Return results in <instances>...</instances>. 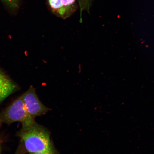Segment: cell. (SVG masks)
I'll list each match as a JSON object with an SVG mask.
<instances>
[{
	"label": "cell",
	"mask_w": 154,
	"mask_h": 154,
	"mask_svg": "<svg viewBox=\"0 0 154 154\" xmlns=\"http://www.w3.org/2000/svg\"><path fill=\"white\" fill-rule=\"evenodd\" d=\"M16 122L21 123L23 129L28 128L36 122L34 118L27 111L22 96L0 113V126Z\"/></svg>",
	"instance_id": "7a4b0ae2"
},
{
	"label": "cell",
	"mask_w": 154,
	"mask_h": 154,
	"mask_svg": "<svg viewBox=\"0 0 154 154\" xmlns=\"http://www.w3.org/2000/svg\"><path fill=\"white\" fill-rule=\"evenodd\" d=\"M19 135L25 149L30 153L53 149L49 132L36 122L28 128H22Z\"/></svg>",
	"instance_id": "6da1fadb"
},
{
	"label": "cell",
	"mask_w": 154,
	"mask_h": 154,
	"mask_svg": "<svg viewBox=\"0 0 154 154\" xmlns=\"http://www.w3.org/2000/svg\"><path fill=\"white\" fill-rule=\"evenodd\" d=\"M75 0H62L63 5L64 8L73 4Z\"/></svg>",
	"instance_id": "8992f818"
},
{
	"label": "cell",
	"mask_w": 154,
	"mask_h": 154,
	"mask_svg": "<svg viewBox=\"0 0 154 154\" xmlns=\"http://www.w3.org/2000/svg\"><path fill=\"white\" fill-rule=\"evenodd\" d=\"M6 2L11 5H14L17 3L18 0H3Z\"/></svg>",
	"instance_id": "ba28073f"
},
{
	"label": "cell",
	"mask_w": 154,
	"mask_h": 154,
	"mask_svg": "<svg viewBox=\"0 0 154 154\" xmlns=\"http://www.w3.org/2000/svg\"><path fill=\"white\" fill-rule=\"evenodd\" d=\"M1 143H0V154H1Z\"/></svg>",
	"instance_id": "9c48e42d"
},
{
	"label": "cell",
	"mask_w": 154,
	"mask_h": 154,
	"mask_svg": "<svg viewBox=\"0 0 154 154\" xmlns=\"http://www.w3.org/2000/svg\"></svg>",
	"instance_id": "30bf717a"
},
{
	"label": "cell",
	"mask_w": 154,
	"mask_h": 154,
	"mask_svg": "<svg viewBox=\"0 0 154 154\" xmlns=\"http://www.w3.org/2000/svg\"><path fill=\"white\" fill-rule=\"evenodd\" d=\"M49 4L51 8L62 15L65 12V8L63 7L62 0H48Z\"/></svg>",
	"instance_id": "5b68a950"
},
{
	"label": "cell",
	"mask_w": 154,
	"mask_h": 154,
	"mask_svg": "<svg viewBox=\"0 0 154 154\" xmlns=\"http://www.w3.org/2000/svg\"><path fill=\"white\" fill-rule=\"evenodd\" d=\"M25 107L31 116L35 117L45 114L49 109L44 105L36 95L32 87L22 96Z\"/></svg>",
	"instance_id": "3957f363"
},
{
	"label": "cell",
	"mask_w": 154,
	"mask_h": 154,
	"mask_svg": "<svg viewBox=\"0 0 154 154\" xmlns=\"http://www.w3.org/2000/svg\"><path fill=\"white\" fill-rule=\"evenodd\" d=\"M30 154H57L55 152L54 150V149L50 150V151H44L42 152H37L35 153H30Z\"/></svg>",
	"instance_id": "52a82bcc"
},
{
	"label": "cell",
	"mask_w": 154,
	"mask_h": 154,
	"mask_svg": "<svg viewBox=\"0 0 154 154\" xmlns=\"http://www.w3.org/2000/svg\"><path fill=\"white\" fill-rule=\"evenodd\" d=\"M17 89L14 83L0 70V103Z\"/></svg>",
	"instance_id": "277c9868"
}]
</instances>
